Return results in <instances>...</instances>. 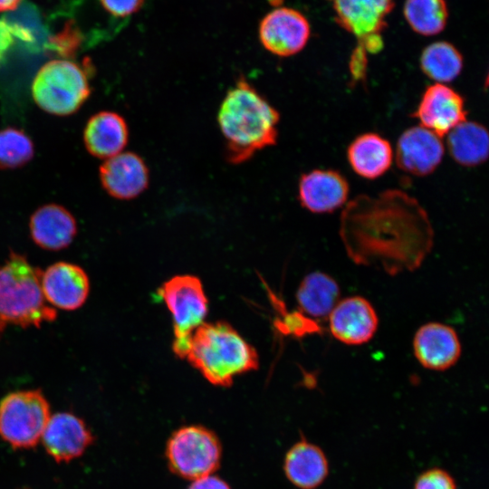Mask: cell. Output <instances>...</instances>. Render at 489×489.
I'll return each instance as SVG.
<instances>
[{"label": "cell", "mask_w": 489, "mask_h": 489, "mask_svg": "<svg viewBox=\"0 0 489 489\" xmlns=\"http://www.w3.org/2000/svg\"><path fill=\"white\" fill-rule=\"evenodd\" d=\"M340 235L353 263L390 275L417 269L434 239L425 209L398 189L353 198L342 211Z\"/></svg>", "instance_id": "cell-1"}, {"label": "cell", "mask_w": 489, "mask_h": 489, "mask_svg": "<svg viewBox=\"0 0 489 489\" xmlns=\"http://www.w3.org/2000/svg\"><path fill=\"white\" fill-rule=\"evenodd\" d=\"M279 120L277 110L240 76L225 95L217 113L227 161L240 164L256 152L273 146L277 141Z\"/></svg>", "instance_id": "cell-2"}, {"label": "cell", "mask_w": 489, "mask_h": 489, "mask_svg": "<svg viewBox=\"0 0 489 489\" xmlns=\"http://www.w3.org/2000/svg\"><path fill=\"white\" fill-rule=\"evenodd\" d=\"M186 360L220 387H230L235 377L259 365L254 348L225 321L203 322L192 334Z\"/></svg>", "instance_id": "cell-3"}, {"label": "cell", "mask_w": 489, "mask_h": 489, "mask_svg": "<svg viewBox=\"0 0 489 489\" xmlns=\"http://www.w3.org/2000/svg\"><path fill=\"white\" fill-rule=\"evenodd\" d=\"M41 273L24 255L10 252L0 266V332L8 325L40 328L56 320V310L44 299Z\"/></svg>", "instance_id": "cell-4"}, {"label": "cell", "mask_w": 489, "mask_h": 489, "mask_svg": "<svg viewBox=\"0 0 489 489\" xmlns=\"http://www.w3.org/2000/svg\"><path fill=\"white\" fill-rule=\"evenodd\" d=\"M83 70L75 62L56 59L44 63L35 74L32 94L44 111L66 116L76 112L90 96Z\"/></svg>", "instance_id": "cell-5"}, {"label": "cell", "mask_w": 489, "mask_h": 489, "mask_svg": "<svg viewBox=\"0 0 489 489\" xmlns=\"http://www.w3.org/2000/svg\"><path fill=\"white\" fill-rule=\"evenodd\" d=\"M158 294L172 315V350L178 358L186 359L192 334L204 322L208 312L202 283L194 275H176L161 285Z\"/></svg>", "instance_id": "cell-6"}, {"label": "cell", "mask_w": 489, "mask_h": 489, "mask_svg": "<svg viewBox=\"0 0 489 489\" xmlns=\"http://www.w3.org/2000/svg\"><path fill=\"white\" fill-rule=\"evenodd\" d=\"M222 446L212 430L199 425L186 426L172 433L166 446L169 470L185 479L212 475L220 465Z\"/></svg>", "instance_id": "cell-7"}, {"label": "cell", "mask_w": 489, "mask_h": 489, "mask_svg": "<svg viewBox=\"0 0 489 489\" xmlns=\"http://www.w3.org/2000/svg\"><path fill=\"white\" fill-rule=\"evenodd\" d=\"M50 417V405L40 389L8 393L0 401V436L14 448L33 447Z\"/></svg>", "instance_id": "cell-8"}, {"label": "cell", "mask_w": 489, "mask_h": 489, "mask_svg": "<svg viewBox=\"0 0 489 489\" xmlns=\"http://www.w3.org/2000/svg\"><path fill=\"white\" fill-rule=\"evenodd\" d=\"M311 25L301 12L291 7H276L260 21L258 38L262 46L279 57L300 53L307 44Z\"/></svg>", "instance_id": "cell-9"}, {"label": "cell", "mask_w": 489, "mask_h": 489, "mask_svg": "<svg viewBox=\"0 0 489 489\" xmlns=\"http://www.w3.org/2000/svg\"><path fill=\"white\" fill-rule=\"evenodd\" d=\"M331 335L346 345L369 341L379 327V318L372 304L361 296L340 300L328 316Z\"/></svg>", "instance_id": "cell-10"}, {"label": "cell", "mask_w": 489, "mask_h": 489, "mask_svg": "<svg viewBox=\"0 0 489 489\" xmlns=\"http://www.w3.org/2000/svg\"><path fill=\"white\" fill-rule=\"evenodd\" d=\"M464 98L444 83L429 85L421 97L414 116L420 125L439 137L466 120Z\"/></svg>", "instance_id": "cell-11"}, {"label": "cell", "mask_w": 489, "mask_h": 489, "mask_svg": "<svg viewBox=\"0 0 489 489\" xmlns=\"http://www.w3.org/2000/svg\"><path fill=\"white\" fill-rule=\"evenodd\" d=\"M45 301L52 307L74 311L86 302L90 292L89 277L79 265L58 262L41 273Z\"/></svg>", "instance_id": "cell-12"}, {"label": "cell", "mask_w": 489, "mask_h": 489, "mask_svg": "<svg viewBox=\"0 0 489 489\" xmlns=\"http://www.w3.org/2000/svg\"><path fill=\"white\" fill-rule=\"evenodd\" d=\"M444 153L441 137L419 125L406 129L400 135L397 143L396 159L401 170L421 177L436 170Z\"/></svg>", "instance_id": "cell-13"}, {"label": "cell", "mask_w": 489, "mask_h": 489, "mask_svg": "<svg viewBox=\"0 0 489 489\" xmlns=\"http://www.w3.org/2000/svg\"><path fill=\"white\" fill-rule=\"evenodd\" d=\"M417 361L426 369L443 371L460 358L461 343L456 331L441 322H427L417 329L413 339Z\"/></svg>", "instance_id": "cell-14"}, {"label": "cell", "mask_w": 489, "mask_h": 489, "mask_svg": "<svg viewBox=\"0 0 489 489\" xmlns=\"http://www.w3.org/2000/svg\"><path fill=\"white\" fill-rule=\"evenodd\" d=\"M100 180L112 197L129 200L144 192L149 183V171L134 152H120L105 159L100 167Z\"/></svg>", "instance_id": "cell-15"}, {"label": "cell", "mask_w": 489, "mask_h": 489, "mask_svg": "<svg viewBox=\"0 0 489 489\" xmlns=\"http://www.w3.org/2000/svg\"><path fill=\"white\" fill-rule=\"evenodd\" d=\"M349 183L338 171L314 169L302 175L298 197L302 206L312 213H331L343 206L349 196Z\"/></svg>", "instance_id": "cell-16"}, {"label": "cell", "mask_w": 489, "mask_h": 489, "mask_svg": "<svg viewBox=\"0 0 489 489\" xmlns=\"http://www.w3.org/2000/svg\"><path fill=\"white\" fill-rule=\"evenodd\" d=\"M47 453L57 462L80 456L92 443L93 436L86 424L72 413L51 416L42 435Z\"/></svg>", "instance_id": "cell-17"}, {"label": "cell", "mask_w": 489, "mask_h": 489, "mask_svg": "<svg viewBox=\"0 0 489 489\" xmlns=\"http://www.w3.org/2000/svg\"><path fill=\"white\" fill-rule=\"evenodd\" d=\"M337 23L355 35L359 42L381 34L385 19L391 12L393 0H328Z\"/></svg>", "instance_id": "cell-18"}, {"label": "cell", "mask_w": 489, "mask_h": 489, "mask_svg": "<svg viewBox=\"0 0 489 489\" xmlns=\"http://www.w3.org/2000/svg\"><path fill=\"white\" fill-rule=\"evenodd\" d=\"M30 235L39 247L59 251L68 247L77 234L74 216L62 206L47 204L30 217Z\"/></svg>", "instance_id": "cell-19"}, {"label": "cell", "mask_w": 489, "mask_h": 489, "mask_svg": "<svg viewBox=\"0 0 489 489\" xmlns=\"http://www.w3.org/2000/svg\"><path fill=\"white\" fill-rule=\"evenodd\" d=\"M128 125L122 116L113 111H101L90 118L84 131L86 149L99 158H110L126 147Z\"/></svg>", "instance_id": "cell-20"}, {"label": "cell", "mask_w": 489, "mask_h": 489, "mask_svg": "<svg viewBox=\"0 0 489 489\" xmlns=\"http://www.w3.org/2000/svg\"><path fill=\"white\" fill-rule=\"evenodd\" d=\"M283 470L288 480L300 489H315L329 474L324 452L304 438L295 443L286 453Z\"/></svg>", "instance_id": "cell-21"}, {"label": "cell", "mask_w": 489, "mask_h": 489, "mask_svg": "<svg viewBox=\"0 0 489 489\" xmlns=\"http://www.w3.org/2000/svg\"><path fill=\"white\" fill-rule=\"evenodd\" d=\"M347 158L354 172L364 178L374 179L390 168L393 150L389 141L380 135L364 133L350 144Z\"/></svg>", "instance_id": "cell-22"}, {"label": "cell", "mask_w": 489, "mask_h": 489, "mask_svg": "<svg viewBox=\"0 0 489 489\" xmlns=\"http://www.w3.org/2000/svg\"><path fill=\"white\" fill-rule=\"evenodd\" d=\"M296 300L302 313L311 319H324L340 300V289L331 275L312 272L301 282Z\"/></svg>", "instance_id": "cell-23"}, {"label": "cell", "mask_w": 489, "mask_h": 489, "mask_svg": "<svg viewBox=\"0 0 489 489\" xmlns=\"http://www.w3.org/2000/svg\"><path fill=\"white\" fill-rule=\"evenodd\" d=\"M446 135L450 155L458 164L475 167L487 159L488 132L480 123L465 120Z\"/></svg>", "instance_id": "cell-24"}, {"label": "cell", "mask_w": 489, "mask_h": 489, "mask_svg": "<svg viewBox=\"0 0 489 489\" xmlns=\"http://www.w3.org/2000/svg\"><path fill=\"white\" fill-rule=\"evenodd\" d=\"M463 66L461 53L445 41L430 43L420 55L422 72L436 83L454 81L461 73Z\"/></svg>", "instance_id": "cell-25"}, {"label": "cell", "mask_w": 489, "mask_h": 489, "mask_svg": "<svg viewBox=\"0 0 489 489\" xmlns=\"http://www.w3.org/2000/svg\"><path fill=\"white\" fill-rule=\"evenodd\" d=\"M403 13L412 30L425 36L441 33L448 20L445 0H406Z\"/></svg>", "instance_id": "cell-26"}, {"label": "cell", "mask_w": 489, "mask_h": 489, "mask_svg": "<svg viewBox=\"0 0 489 489\" xmlns=\"http://www.w3.org/2000/svg\"><path fill=\"white\" fill-rule=\"evenodd\" d=\"M34 143L23 130L8 127L0 130V168L25 165L34 156Z\"/></svg>", "instance_id": "cell-27"}, {"label": "cell", "mask_w": 489, "mask_h": 489, "mask_svg": "<svg viewBox=\"0 0 489 489\" xmlns=\"http://www.w3.org/2000/svg\"><path fill=\"white\" fill-rule=\"evenodd\" d=\"M97 4L98 10L102 11L108 17L114 19L129 18L138 13L146 0H92Z\"/></svg>", "instance_id": "cell-28"}, {"label": "cell", "mask_w": 489, "mask_h": 489, "mask_svg": "<svg viewBox=\"0 0 489 489\" xmlns=\"http://www.w3.org/2000/svg\"><path fill=\"white\" fill-rule=\"evenodd\" d=\"M414 489H457L454 478L445 470L432 468L422 473Z\"/></svg>", "instance_id": "cell-29"}, {"label": "cell", "mask_w": 489, "mask_h": 489, "mask_svg": "<svg viewBox=\"0 0 489 489\" xmlns=\"http://www.w3.org/2000/svg\"><path fill=\"white\" fill-rule=\"evenodd\" d=\"M311 318L302 312L286 313L278 322V328L285 334L296 336L316 331V326Z\"/></svg>", "instance_id": "cell-30"}, {"label": "cell", "mask_w": 489, "mask_h": 489, "mask_svg": "<svg viewBox=\"0 0 489 489\" xmlns=\"http://www.w3.org/2000/svg\"><path fill=\"white\" fill-rule=\"evenodd\" d=\"M366 51L360 45L354 50L350 59V72L356 80L364 77L366 72L367 57Z\"/></svg>", "instance_id": "cell-31"}, {"label": "cell", "mask_w": 489, "mask_h": 489, "mask_svg": "<svg viewBox=\"0 0 489 489\" xmlns=\"http://www.w3.org/2000/svg\"><path fill=\"white\" fill-rule=\"evenodd\" d=\"M187 489H231L228 484L216 475H207L194 480Z\"/></svg>", "instance_id": "cell-32"}, {"label": "cell", "mask_w": 489, "mask_h": 489, "mask_svg": "<svg viewBox=\"0 0 489 489\" xmlns=\"http://www.w3.org/2000/svg\"><path fill=\"white\" fill-rule=\"evenodd\" d=\"M22 0H0V13L15 10Z\"/></svg>", "instance_id": "cell-33"}]
</instances>
